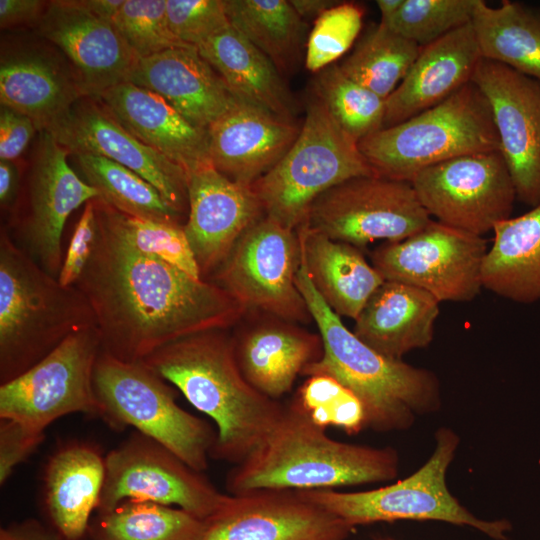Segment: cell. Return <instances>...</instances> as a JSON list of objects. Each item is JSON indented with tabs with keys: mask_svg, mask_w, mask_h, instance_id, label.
<instances>
[{
	"mask_svg": "<svg viewBox=\"0 0 540 540\" xmlns=\"http://www.w3.org/2000/svg\"><path fill=\"white\" fill-rule=\"evenodd\" d=\"M487 250L482 236L431 220L404 240L380 245L371 259L385 281L422 289L439 302H467L483 287Z\"/></svg>",
	"mask_w": 540,
	"mask_h": 540,
	"instance_id": "obj_14",
	"label": "cell"
},
{
	"mask_svg": "<svg viewBox=\"0 0 540 540\" xmlns=\"http://www.w3.org/2000/svg\"><path fill=\"white\" fill-rule=\"evenodd\" d=\"M204 520L177 507L129 499L98 514L93 540H199Z\"/></svg>",
	"mask_w": 540,
	"mask_h": 540,
	"instance_id": "obj_35",
	"label": "cell"
},
{
	"mask_svg": "<svg viewBox=\"0 0 540 540\" xmlns=\"http://www.w3.org/2000/svg\"><path fill=\"white\" fill-rule=\"evenodd\" d=\"M104 203L116 229L132 248L144 255L162 260L193 278L203 279L184 225L179 222L129 216Z\"/></svg>",
	"mask_w": 540,
	"mask_h": 540,
	"instance_id": "obj_39",
	"label": "cell"
},
{
	"mask_svg": "<svg viewBox=\"0 0 540 540\" xmlns=\"http://www.w3.org/2000/svg\"><path fill=\"white\" fill-rule=\"evenodd\" d=\"M430 221L410 182L373 174L350 178L323 193L303 225L359 248L378 240H404Z\"/></svg>",
	"mask_w": 540,
	"mask_h": 540,
	"instance_id": "obj_12",
	"label": "cell"
},
{
	"mask_svg": "<svg viewBox=\"0 0 540 540\" xmlns=\"http://www.w3.org/2000/svg\"><path fill=\"white\" fill-rule=\"evenodd\" d=\"M69 152L43 130L27 179L25 208L14 224V242L47 273L58 278L62 233L70 214L98 198L67 162Z\"/></svg>",
	"mask_w": 540,
	"mask_h": 540,
	"instance_id": "obj_16",
	"label": "cell"
},
{
	"mask_svg": "<svg viewBox=\"0 0 540 540\" xmlns=\"http://www.w3.org/2000/svg\"><path fill=\"white\" fill-rule=\"evenodd\" d=\"M113 24L137 59L175 47H193L170 30L166 0H125Z\"/></svg>",
	"mask_w": 540,
	"mask_h": 540,
	"instance_id": "obj_42",
	"label": "cell"
},
{
	"mask_svg": "<svg viewBox=\"0 0 540 540\" xmlns=\"http://www.w3.org/2000/svg\"><path fill=\"white\" fill-rule=\"evenodd\" d=\"M45 130L69 153H89L127 167L152 184L177 211H185V170L127 131L98 99L82 97Z\"/></svg>",
	"mask_w": 540,
	"mask_h": 540,
	"instance_id": "obj_19",
	"label": "cell"
},
{
	"mask_svg": "<svg viewBox=\"0 0 540 540\" xmlns=\"http://www.w3.org/2000/svg\"><path fill=\"white\" fill-rule=\"evenodd\" d=\"M105 480V457L85 443L59 448L44 472V502L58 536L80 540L89 530Z\"/></svg>",
	"mask_w": 540,
	"mask_h": 540,
	"instance_id": "obj_28",
	"label": "cell"
},
{
	"mask_svg": "<svg viewBox=\"0 0 540 540\" xmlns=\"http://www.w3.org/2000/svg\"><path fill=\"white\" fill-rule=\"evenodd\" d=\"M38 130L28 116L11 108L0 109V160L14 161L28 146Z\"/></svg>",
	"mask_w": 540,
	"mask_h": 540,
	"instance_id": "obj_47",
	"label": "cell"
},
{
	"mask_svg": "<svg viewBox=\"0 0 540 540\" xmlns=\"http://www.w3.org/2000/svg\"><path fill=\"white\" fill-rule=\"evenodd\" d=\"M166 14L172 33L196 48L230 25L224 0H166Z\"/></svg>",
	"mask_w": 540,
	"mask_h": 540,
	"instance_id": "obj_44",
	"label": "cell"
},
{
	"mask_svg": "<svg viewBox=\"0 0 540 540\" xmlns=\"http://www.w3.org/2000/svg\"><path fill=\"white\" fill-rule=\"evenodd\" d=\"M487 99L516 197L540 204V81L481 58L471 80Z\"/></svg>",
	"mask_w": 540,
	"mask_h": 540,
	"instance_id": "obj_17",
	"label": "cell"
},
{
	"mask_svg": "<svg viewBox=\"0 0 540 540\" xmlns=\"http://www.w3.org/2000/svg\"><path fill=\"white\" fill-rule=\"evenodd\" d=\"M73 156L85 181L116 210L133 217L180 223L182 214L137 173L105 157L89 153Z\"/></svg>",
	"mask_w": 540,
	"mask_h": 540,
	"instance_id": "obj_36",
	"label": "cell"
},
{
	"mask_svg": "<svg viewBox=\"0 0 540 540\" xmlns=\"http://www.w3.org/2000/svg\"><path fill=\"white\" fill-rule=\"evenodd\" d=\"M44 431L19 421L0 418V484L7 482L15 468L43 442Z\"/></svg>",
	"mask_w": 540,
	"mask_h": 540,
	"instance_id": "obj_46",
	"label": "cell"
},
{
	"mask_svg": "<svg viewBox=\"0 0 540 540\" xmlns=\"http://www.w3.org/2000/svg\"><path fill=\"white\" fill-rule=\"evenodd\" d=\"M458 444L455 432L439 429L435 450L427 462L411 476L389 486L359 492L298 491L353 527L380 521L436 520L472 527L494 540H507L512 529L509 521L474 516L448 490L446 473Z\"/></svg>",
	"mask_w": 540,
	"mask_h": 540,
	"instance_id": "obj_9",
	"label": "cell"
},
{
	"mask_svg": "<svg viewBox=\"0 0 540 540\" xmlns=\"http://www.w3.org/2000/svg\"><path fill=\"white\" fill-rule=\"evenodd\" d=\"M230 25L257 47L281 75L296 64L306 23L288 0H224Z\"/></svg>",
	"mask_w": 540,
	"mask_h": 540,
	"instance_id": "obj_34",
	"label": "cell"
},
{
	"mask_svg": "<svg viewBox=\"0 0 540 540\" xmlns=\"http://www.w3.org/2000/svg\"><path fill=\"white\" fill-rule=\"evenodd\" d=\"M82 5L95 16L113 23L125 0H80Z\"/></svg>",
	"mask_w": 540,
	"mask_h": 540,
	"instance_id": "obj_51",
	"label": "cell"
},
{
	"mask_svg": "<svg viewBox=\"0 0 540 540\" xmlns=\"http://www.w3.org/2000/svg\"><path fill=\"white\" fill-rule=\"evenodd\" d=\"M376 174L351 138L315 97L299 134L279 162L252 185L264 215L297 230L314 201L357 176Z\"/></svg>",
	"mask_w": 540,
	"mask_h": 540,
	"instance_id": "obj_7",
	"label": "cell"
},
{
	"mask_svg": "<svg viewBox=\"0 0 540 540\" xmlns=\"http://www.w3.org/2000/svg\"><path fill=\"white\" fill-rule=\"evenodd\" d=\"M377 175L410 182L435 164L500 151L489 103L471 81L441 103L358 142Z\"/></svg>",
	"mask_w": 540,
	"mask_h": 540,
	"instance_id": "obj_6",
	"label": "cell"
},
{
	"mask_svg": "<svg viewBox=\"0 0 540 540\" xmlns=\"http://www.w3.org/2000/svg\"><path fill=\"white\" fill-rule=\"evenodd\" d=\"M199 540H345L354 527L298 490L228 494Z\"/></svg>",
	"mask_w": 540,
	"mask_h": 540,
	"instance_id": "obj_18",
	"label": "cell"
},
{
	"mask_svg": "<svg viewBox=\"0 0 540 540\" xmlns=\"http://www.w3.org/2000/svg\"><path fill=\"white\" fill-rule=\"evenodd\" d=\"M404 0H377L376 4L381 14V22L390 20L402 6Z\"/></svg>",
	"mask_w": 540,
	"mask_h": 540,
	"instance_id": "obj_53",
	"label": "cell"
},
{
	"mask_svg": "<svg viewBox=\"0 0 540 540\" xmlns=\"http://www.w3.org/2000/svg\"><path fill=\"white\" fill-rule=\"evenodd\" d=\"M296 283L323 345L321 357L302 375H327L337 380L362 403L366 427L379 432L407 429L416 415L439 408L436 376L378 353L347 329L314 287L302 253Z\"/></svg>",
	"mask_w": 540,
	"mask_h": 540,
	"instance_id": "obj_3",
	"label": "cell"
},
{
	"mask_svg": "<svg viewBox=\"0 0 540 540\" xmlns=\"http://www.w3.org/2000/svg\"><path fill=\"white\" fill-rule=\"evenodd\" d=\"M421 47L379 23L339 65L348 77L387 99L409 72Z\"/></svg>",
	"mask_w": 540,
	"mask_h": 540,
	"instance_id": "obj_37",
	"label": "cell"
},
{
	"mask_svg": "<svg viewBox=\"0 0 540 540\" xmlns=\"http://www.w3.org/2000/svg\"><path fill=\"white\" fill-rule=\"evenodd\" d=\"M126 82L158 94L203 130L238 101L196 47H175L138 59Z\"/></svg>",
	"mask_w": 540,
	"mask_h": 540,
	"instance_id": "obj_23",
	"label": "cell"
},
{
	"mask_svg": "<svg viewBox=\"0 0 540 540\" xmlns=\"http://www.w3.org/2000/svg\"><path fill=\"white\" fill-rule=\"evenodd\" d=\"M97 326L77 286H62L11 238L0 234V383L37 364L67 337Z\"/></svg>",
	"mask_w": 540,
	"mask_h": 540,
	"instance_id": "obj_5",
	"label": "cell"
},
{
	"mask_svg": "<svg viewBox=\"0 0 540 540\" xmlns=\"http://www.w3.org/2000/svg\"><path fill=\"white\" fill-rule=\"evenodd\" d=\"M478 0H404L387 22L391 30L421 48L471 23Z\"/></svg>",
	"mask_w": 540,
	"mask_h": 540,
	"instance_id": "obj_40",
	"label": "cell"
},
{
	"mask_svg": "<svg viewBox=\"0 0 540 540\" xmlns=\"http://www.w3.org/2000/svg\"><path fill=\"white\" fill-rule=\"evenodd\" d=\"M57 533L43 527L36 520H25L0 530V540H60Z\"/></svg>",
	"mask_w": 540,
	"mask_h": 540,
	"instance_id": "obj_49",
	"label": "cell"
},
{
	"mask_svg": "<svg viewBox=\"0 0 540 540\" xmlns=\"http://www.w3.org/2000/svg\"><path fill=\"white\" fill-rule=\"evenodd\" d=\"M439 304L422 289L384 281L355 319L353 332L378 353L400 360L432 342Z\"/></svg>",
	"mask_w": 540,
	"mask_h": 540,
	"instance_id": "obj_26",
	"label": "cell"
},
{
	"mask_svg": "<svg viewBox=\"0 0 540 540\" xmlns=\"http://www.w3.org/2000/svg\"><path fill=\"white\" fill-rule=\"evenodd\" d=\"M207 131L212 165L229 179L251 186L286 154L300 127L238 99Z\"/></svg>",
	"mask_w": 540,
	"mask_h": 540,
	"instance_id": "obj_22",
	"label": "cell"
},
{
	"mask_svg": "<svg viewBox=\"0 0 540 540\" xmlns=\"http://www.w3.org/2000/svg\"><path fill=\"white\" fill-rule=\"evenodd\" d=\"M98 232L94 199L88 201L73 230L63 258L58 281L62 286H75L92 254Z\"/></svg>",
	"mask_w": 540,
	"mask_h": 540,
	"instance_id": "obj_45",
	"label": "cell"
},
{
	"mask_svg": "<svg viewBox=\"0 0 540 540\" xmlns=\"http://www.w3.org/2000/svg\"><path fill=\"white\" fill-rule=\"evenodd\" d=\"M483 259L482 286L518 303L540 300V204L497 223Z\"/></svg>",
	"mask_w": 540,
	"mask_h": 540,
	"instance_id": "obj_32",
	"label": "cell"
},
{
	"mask_svg": "<svg viewBox=\"0 0 540 540\" xmlns=\"http://www.w3.org/2000/svg\"><path fill=\"white\" fill-rule=\"evenodd\" d=\"M411 184L430 217L479 236L510 218L517 198L500 151L435 164L416 174Z\"/></svg>",
	"mask_w": 540,
	"mask_h": 540,
	"instance_id": "obj_15",
	"label": "cell"
},
{
	"mask_svg": "<svg viewBox=\"0 0 540 540\" xmlns=\"http://www.w3.org/2000/svg\"><path fill=\"white\" fill-rule=\"evenodd\" d=\"M233 340L237 362L247 381L277 401L291 391L296 378L323 352L319 334L285 320L260 324Z\"/></svg>",
	"mask_w": 540,
	"mask_h": 540,
	"instance_id": "obj_27",
	"label": "cell"
},
{
	"mask_svg": "<svg viewBox=\"0 0 540 540\" xmlns=\"http://www.w3.org/2000/svg\"><path fill=\"white\" fill-rule=\"evenodd\" d=\"M471 24L482 58L540 81V10L503 1L493 8L478 0Z\"/></svg>",
	"mask_w": 540,
	"mask_h": 540,
	"instance_id": "obj_33",
	"label": "cell"
},
{
	"mask_svg": "<svg viewBox=\"0 0 540 540\" xmlns=\"http://www.w3.org/2000/svg\"><path fill=\"white\" fill-rule=\"evenodd\" d=\"M83 96L72 69L51 55L21 50L1 58L0 102L47 129Z\"/></svg>",
	"mask_w": 540,
	"mask_h": 540,
	"instance_id": "obj_29",
	"label": "cell"
},
{
	"mask_svg": "<svg viewBox=\"0 0 540 540\" xmlns=\"http://www.w3.org/2000/svg\"><path fill=\"white\" fill-rule=\"evenodd\" d=\"M481 58L471 23L422 47L407 75L386 99L383 128L450 97L471 82Z\"/></svg>",
	"mask_w": 540,
	"mask_h": 540,
	"instance_id": "obj_24",
	"label": "cell"
},
{
	"mask_svg": "<svg viewBox=\"0 0 540 540\" xmlns=\"http://www.w3.org/2000/svg\"><path fill=\"white\" fill-rule=\"evenodd\" d=\"M101 418L114 428L132 426L191 468H208L217 434L177 402L174 390L143 362H125L101 351L93 373Z\"/></svg>",
	"mask_w": 540,
	"mask_h": 540,
	"instance_id": "obj_8",
	"label": "cell"
},
{
	"mask_svg": "<svg viewBox=\"0 0 540 540\" xmlns=\"http://www.w3.org/2000/svg\"><path fill=\"white\" fill-rule=\"evenodd\" d=\"M302 260L326 304L338 315L356 319L385 281L358 247L300 226Z\"/></svg>",
	"mask_w": 540,
	"mask_h": 540,
	"instance_id": "obj_30",
	"label": "cell"
},
{
	"mask_svg": "<svg viewBox=\"0 0 540 540\" xmlns=\"http://www.w3.org/2000/svg\"><path fill=\"white\" fill-rule=\"evenodd\" d=\"M101 351L97 326L73 333L26 372L0 385V418L45 431L72 413L101 417L93 387Z\"/></svg>",
	"mask_w": 540,
	"mask_h": 540,
	"instance_id": "obj_11",
	"label": "cell"
},
{
	"mask_svg": "<svg viewBox=\"0 0 540 540\" xmlns=\"http://www.w3.org/2000/svg\"><path fill=\"white\" fill-rule=\"evenodd\" d=\"M39 31L70 61L84 97L99 98L127 81L137 57L113 23L88 11L80 0L50 1Z\"/></svg>",
	"mask_w": 540,
	"mask_h": 540,
	"instance_id": "obj_20",
	"label": "cell"
},
{
	"mask_svg": "<svg viewBox=\"0 0 540 540\" xmlns=\"http://www.w3.org/2000/svg\"><path fill=\"white\" fill-rule=\"evenodd\" d=\"M315 94L355 141L383 129L386 99L348 77L339 65L332 64L318 72Z\"/></svg>",
	"mask_w": 540,
	"mask_h": 540,
	"instance_id": "obj_38",
	"label": "cell"
},
{
	"mask_svg": "<svg viewBox=\"0 0 540 540\" xmlns=\"http://www.w3.org/2000/svg\"><path fill=\"white\" fill-rule=\"evenodd\" d=\"M225 331L181 338L141 362L211 418L217 437L210 457L237 465L266 440L285 406L247 381L236 359L234 340Z\"/></svg>",
	"mask_w": 540,
	"mask_h": 540,
	"instance_id": "obj_2",
	"label": "cell"
},
{
	"mask_svg": "<svg viewBox=\"0 0 540 540\" xmlns=\"http://www.w3.org/2000/svg\"><path fill=\"white\" fill-rule=\"evenodd\" d=\"M364 10L355 3H338L314 22L305 51V67L319 72L340 58L362 28Z\"/></svg>",
	"mask_w": 540,
	"mask_h": 540,
	"instance_id": "obj_43",
	"label": "cell"
},
{
	"mask_svg": "<svg viewBox=\"0 0 540 540\" xmlns=\"http://www.w3.org/2000/svg\"><path fill=\"white\" fill-rule=\"evenodd\" d=\"M48 2L40 0H1L0 26L8 28L40 21Z\"/></svg>",
	"mask_w": 540,
	"mask_h": 540,
	"instance_id": "obj_48",
	"label": "cell"
},
{
	"mask_svg": "<svg viewBox=\"0 0 540 540\" xmlns=\"http://www.w3.org/2000/svg\"><path fill=\"white\" fill-rule=\"evenodd\" d=\"M399 458L390 448L336 441L293 399L266 440L228 473L229 494L320 490L388 481Z\"/></svg>",
	"mask_w": 540,
	"mask_h": 540,
	"instance_id": "obj_4",
	"label": "cell"
},
{
	"mask_svg": "<svg viewBox=\"0 0 540 540\" xmlns=\"http://www.w3.org/2000/svg\"><path fill=\"white\" fill-rule=\"evenodd\" d=\"M317 425L341 428L355 434L366 427L360 400L346 387L327 375H311L293 398Z\"/></svg>",
	"mask_w": 540,
	"mask_h": 540,
	"instance_id": "obj_41",
	"label": "cell"
},
{
	"mask_svg": "<svg viewBox=\"0 0 540 540\" xmlns=\"http://www.w3.org/2000/svg\"><path fill=\"white\" fill-rule=\"evenodd\" d=\"M98 232L75 286L93 309L102 351L140 362L181 338L227 330L247 311L214 282L196 279L132 248L102 199H94Z\"/></svg>",
	"mask_w": 540,
	"mask_h": 540,
	"instance_id": "obj_1",
	"label": "cell"
},
{
	"mask_svg": "<svg viewBox=\"0 0 540 540\" xmlns=\"http://www.w3.org/2000/svg\"><path fill=\"white\" fill-rule=\"evenodd\" d=\"M19 170L14 161L0 160V204L2 209H13L19 193Z\"/></svg>",
	"mask_w": 540,
	"mask_h": 540,
	"instance_id": "obj_50",
	"label": "cell"
},
{
	"mask_svg": "<svg viewBox=\"0 0 540 540\" xmlns=\"http://www.w3.org/2000/svg\"><path fill=\"white\" fill-rule=\"evenodd\" d=\"M187 194L184 230L203 278L217 270L264 212L251 186L229 179L212 164L188 174Z\"/></svg>",
	"mask_w": 540,
	"mask_h": 540,
	"instance_id": "obj_21",
	"label": "cell"
},
{
	"mask_svg": "<svg viewBox=\"0 0 540 540\" xmlns=\"http://www.w3.org/2000/svg\"><path fill=\"white\" fill-rule=\"evenodd\" d=\"M294 10L304 20L315 17L316 19L326 10L336 5L329 0H289Z\"/></svg>",
	"mask_w": 540,
	"mask_h": 540,
	"instance_id": "obj_52",
	"label": "cell"
},
{
	"mask_svg": "<svg viewBox=\"0 0 540 540\" xmlns=\"http://www.w3.org/2000/svg\"><path fill=\"white\" fill-rule=\"evenodd\" d=\"M97 99L127 131L181 166L187 176L212 164L208 131L192 125L158 94L123 82Z\"/></svg>",
	"mask_w": 540,
	"mask_h": 540,
	"instance_id": "obj_25",
	"label": "cell"
},
{
	"mask_svg": "<svg viewBox=\"0 0 540 540\" xmlns=\"http://www.w3.org/2000/svg\"><path fill=\"white\" fill-rule=\"evenodd\" d=\"M239 100L293 120L295 106L275 65L231 25L197 47Z\"/></svg>",
	"mask_w": 540,
	"mask_h": 540,
	"instance_id": "obj_31",
	"label": "cell"
},
{
	"mask_svg": "<svg viewBox=\"0 0 540 540\" xmlns=\"http://www.w3.org/2000/svg\"><path fill=\"white\" fill-rule=\"evenodd\" d=\"M163 445L134 432L105 456V480L96 511L105 513L129 499L176 506L202 520L225 502L202 474Z\"/></svg>",
	"mask_w": 540,
	"mask_h": 540,
	"instance_id": "obj_13",
	"label": "cell"
},
{
	"mask_svg": "<svg viewBox=\"0 0 540 540\" xmlns=\"http://www.w3.org/2000/svg\"><path fill=\"white\" fill-rule=\"evenodd\" d=\"M300 264L297 231L263 215L239 238L213 279L246 310L308 322L311 316L296 283Z\"/></svg>",
	"mask_w": 540,
	"mask_h": 540,
	"instance_id": "obj_10",
	"label": "cell"
},
{
	"mask_svg": "<svg viewBox=\"0 0 540 540\" xmlns=\"http://www.w3.org/2000/svg\"><path fill=\"white\" fill-rule=\"evenodd\" d=\"M390 540V539H389Z\"/></svg>",
	"mask_w": 540,
	"mask_h": 540,
	"instance_id": "obj_54",
	"label": "cell"
}]
</instances>
